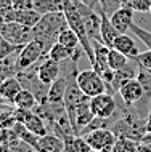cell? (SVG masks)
I'll return each instance as SVG.
<instances>
[{
	"label": "cell",
	"instance_id": "6da1fadb",
	"mask_svg": "<svg viewBox=\"0 0 151 152\" xmlns=\"http://www.w3.org/2000/svg\"><path fill=\"white\" fill-rule=\"evenodd\" d=\"M68 27V21L64 11H55V13L42 15L40 21L32 27V37L43 43L47 51L52 48L53 43L58 42V37Z\"/></svg>",
	"mask_w": 151,
	"mask_h": 152
},
{
	"label": "cell",
	"instance_id": "7a4b0ae2",
	"mask_svg": "<svg viewBox=\"0 0 151 152\" xmlns=\"http://www.w3.org/2000/svg\"><path fill=\"white\" fill-rule=\"evenodd\" d=\"M111 130L117 136H125L135 139V141H141V138L148 133L146 131V118H141L130 112H124V115L114 123Z\"/></svg>",
	"mask_w": 151,
	"mask_h": 152
},
{
	"label": "cell",
	"instance_id": "3957f363",
	"mask_svg": "<svg viewBox=\"0 0 151 152\" xmlns=\"http://www.w3.org/2000/svg\"><path fill=\"white\" fill-rule=\"evenodd\" d=\"M47 53L48 51L43 47V43L32 39L18 53V58H16V69H18V72H23V71H27V69L34 67L40 59H43V56Z\"/></svg>",
	"mask_w": 151,
	"mask_h": 152
},
{
	"label": "cell",
	"instance_id": "277c9868",
	"mask_svg": "<svg viewBox=\"0 0 151 152\" xmlns=\"http://www.w3.org/2000/svg\"><path fill=\"white\" fill-rule=\"evenodd\" d=\"M76 80L79 83L80 90L90 98L98 96V94L106 91V83H105L103 77L93 67H88V69H84V71L77 72Z\"/></svg>",
	"mask_w": 151,
	"mask_h": 152
},
{
	"label": "cell",
	"instance_id": "5b68a950",
	"mask_svg": "<svg viewBox=\"0 0 151 152\" xmlns=\"http://www.w3.org/2000/svg\"><path fill=\"white\" fill-rule=\"evenodd\" d=\"M84 138L87 139V142L90 144L92 149L103 151V152H113L117 134L109 128H98V130L88 131L87 134H84Z\"/></svg>",
	"mask_w": 151,
	"mask_h": 152
},
{
	"label": "cell",
	"instance_id": "8992f818",
	"mask_svg": "<svg viewBox=\"0 0 151 152\" xmlns=\"http://www.w3.org/2000/svg\"><path fill=\"white\" fill-rule=\"evenodd\" d=\"M0 35L5 40H8L10 43L18 45V47H24L27 42H31L32 37V27L23 26V24L16 23V21H10L3 26V29L0 31Z\"/></svg>",
	"mask_w": 151,
	"mask_h": 152
},
{
	"label": "cell",
	"instance_id": "52a82bcc",
	"mask_svg": "<svg viewBox=\"0 0 151 152\" xmlns=\"http://www.w3.org/2000/svg\"><path fill=\"white\" fill-rule=\"evenodd\" d=\"M90 109L95 114V117L100 118H111L116 112V101L114 94L105 91L98 96L90 98Z\"/></svg>",
	"mask_w": 151,
	"mask_h": 152
},
{
	"label": "cell",
	"instance_id": "ba28073f",
	"mask_svg": "<svg viewBox=\"0 0 151 152\" xmlns=\"http://www.w3.org/2000/svg\"><path fill=\"white\" fill-rule=\"evenodd\" d=\"M117 93H119L121 99L124 101L125 106H133V104H137L141 98H145V90H143L140 80H138L137 77L127 80L125 83H122V87L119 88Z\"/></svg>",
	"mask_w": 151,
	"mask_h": 152
},
{
	"label": "cell",
	"instance_id": "9c48e42d",
	"mask_svg": "<svg viewBox=\"0 0 151 152\" xmlns=\"http://www.w3.org/2000/svg\"><path fill=\"white\" fill-rule=\"evenodd\" d=\"M133 13H135V10L129 3H125L111 15V23L119 34H127L130 31V26L133 24Z\"/></svg>",
	"mask_w": 151,
	"mask_h": 152
},
{
	"label": "cell",
	"instance_id": "30bf717a",
	"mask_svg": "<svg viewBox=\"0 0 151 152\" xmlns=\"http://www.w3.org/2000/svg\"><path fill=\"white\" fill-rule=\"evenodd\" d=\"M37 75H39V79L42 83L52 85L53 82L61 75V63L47 56V58H43L40 61V64L37 66Z\"/></svg>",
	"mask_w": 151,
	"mask_h": 152
},
{
	"label": "cell",
	"instance_id": "8fae6325",
	"mask_svg": "<svg viewBox=\"0 0 151 152\" xmlns=\"http://www.w3.org/2000/svg\"><path fill=\"white\" fill-rule=\"evenodd\" d=\"M40 18H42V15L35 8H27V10H15L13 8V10H10L5 15L7 23L16 21V23L23 24V26H27V27H34L40 21Z\"/></svg>",
	"mask_w": 151,
	"mask_h": 152
},
{
	"label": "cell",
	"instance_id": "7c38bea8",
	"mask_svg": "<svg viewBox=\"0 0 151 152\" xmlns=\"http://www.w3.org/2000/svg\"><path fill=\"white\" fill-rule=\"evenodd\" d=\"M113 48H116L117 51H121L122 55H125L132 61H135V58L140 55L137 42L129 34H119L117 35L116 40H114V43H113Z\"/></svg>",
	"mask_w": 151,
	"mask_h": 152
},
{
	"label": "cell",
	"instance_id": "4fadbf2b",
	"mask_svg": "<svg viewBox=\"0 0 151 152\" xmlns=\"http://www.w3.org/2000/svg\"><path fill=\"white\" fill-rule=\"evenodd\" d=\"M100 11V16H101V29H100V34H101V42L105 45H108L109 48H113V43L116 40V37L119 35L117 29L113 26L111 23V16H109L103 8H98Z\"/></svg>",
	"mask_w": 151,
	"mask_h": 152
},
{
	"label": "cell",
	"instance_id": "5bb4252c",
	"mask_svg": "<svg viewBox=\"0 0 151 152\" xmlns=\"http://www.w3.org/2000/svg\"><path fill=\"white\" fill-rule=\"evenodd\" d=\"M35 151L39 152H64V141L55 133H47L39 138Z\"/></svg>",
	"mask_w": 151,
	"mask_h": 152
},
{
	"label": "cell",
	"instance_id": "9a60e30c",
	"mask_svg": "<svg viewBox=\"0 0 151 152\" xmlns=\"http://www.w3.org/2000/svg\"><path fill=\"white\" fill-rule=\"evenodd\" d=\"M23 90V85L21 82H19L18 75L15 77H10V79L3 80L2 83H0V98H2L3 101L10 102V104H13L15 98L18 96V93Z\"/></svg>",
	"mask_w": 151,
	"mask_h": 152
},
{
	"label": "cell",
	"instance_id": "2e32d148",
	"mask_svg": "<svg viewBox=\"0 0 151 152\" xmlns=\"http://www.w3.org/2000/svg\"><path fill=\"white\" fill-rule=\"evenodd\" d=\"M68 88V75H60L48 90V102H63Z\"/></svg>",
	"mask_w": 151,
	"mask_h": 152
},
{
	"label": "cell",
	"instance_id": "e0dca14e",
	"mask_svg": "<svg viewBox=\"0 0 151 152\" xmlns=\"http://www.w3.org/2000/svg\"><path fill=\"white\" fill-rule=\"evenodd\" d=\"M37 104H39V101H37V98H35V94L27 88H23L21 91L18 93V96L15 98V101H13L15 107L26 109V110H34Z\"/></svg>",
	"mask_w": 151,
	"mask_h": 152
},
{
	"label": "cell",
	"instance_id": "ac0fdd59",
	"mask_svg": "<svg viewBox=\"0 0 151 152\" xmlns=\"http://www.w3.org/2000/svg\"><path fill=\"white\" fill-rule=\"evenodd\" d=\"M18 53L16 51L13 55L7 56V58H3L0 61V83H2L3 80L10 79V77H15L18 75V69H16V58H18Z\"/></svg>",
	"mask_w": 151,
	"mask_h": 152
},
{
	"label": "cell",
	"instance_id": "d6986e66",
	"mask_svg": "<svg viewBox=\"0 0 151 152\" xmlns=\"http://www.w3.org/2000/svg\"><path fill=\"white\" fill-rule=\"evenodd\" d=\"M92 147L87 142V139L79 134L69 136L64 139V152H90Z\"/></svg>",
	"mask_w": 151,
	"mask_h": 152
},
{
	"label": "cell",
	"instance_id": "ffe728a7",
	"mask_svg": "<svg viewBox=\"0 0 151 152\" xmlns=\"http://www.w3.org/2000/svg\"><path fill=\"white\" fill-rule=\"evenodd\" d=\"M74 53H76V50H71V48L64 47L63 43L56 42V43L52 45V48L48 50L47 56H48V58H52V59H55V61L63 63V61H66V59H71Z\"/></svg>",
	"mask_w": 151,
	"mask_h": 152
},
{
	"label": "cell",
	"instance_id": "44dd1931",
	"mask_svg": "<svg viewBox=\"0 0 151 152\" xmlns=\"http://www.w3.org/2000/svg\"><path fill=\"white\" fill-rule=\"evenodd\" d=\"M129 58L125 55H122L121 51H117L116 48H111L109 50V56H108V66L109 69H113V71H121V69H124L125 66H129Z\"/></svg>",
	"mask_w": 151,
	"mask_h": 152
},
{
	"label": "cell",
	"instance_id": "7402d4cb",
	"mask_svg": "<svg viewBox=\"0 0 151 152\" xmlns=\"http://www.w3.org/2000/svg\"><path fill=\"white\" fill-rule=\"evenodd\" d=\"M138 146H140V141H135V139H130L125 136H117L113 152H138Z\"/></svg>",
	"mask_w": 151,
	"mask_h": 152
},
{
	"label": "cell",
	"instance_id": "603a6c76",
	"mask_svg": "<svg viewBox=\"0 0 151 152\" xmlns=\"http://www.w3.org/2000/svg\"><path fill=\"white\" fill-rule=\"evenodd\" d=\"M58 42H60V43H63L64 47L71 48V50H77V48L80 47V40H79V37H77V34H76V32L72 31L69 26L60 34Z\"/></svg>",
	"mask_w": 151,
	"mask_h": 152
},
{
	"label": "cell",
	"instance_id": "cb8c5ba5",
	"mask_svg": "<svg viewBox=\"0 0 151 152\" xmlns=\"http://www.w3.org/2000/svg\"><path fill=\"white\" fill-rule=\"evenodd\" d=\"M137 79L140 80L141 87H143V90H145V98H150L151 96V72L138 66V69H137Z\"/></svg>",
	"mask_w": 151,
	"mask_h": 152
},
{
	"label": "cell",
	"instance_id": "d4e9b609",
	"mask_svg": "<svg viewBox=\"0 0 151 152\" xmlns=\"http://www.w3.org/2000/svg\"><path fill=\"white\" fill-rule=\"evenodd\" d=\"M129 32H132L133 35H137L138 39L143 42L148 48H151V32L150 31H146V29H143L141 26H138L137 23H133L132 26H130V31Z\"/></svg>",
	"mask_w": 151,
	"mask_h": 152
},
{
	"label": "cell",
	"instance_id": "484cf974",
	"mask_svg": "<svg viewBox=\"0 0 151 152\" xmlns=\"http://www.w3.org/2000/svg\"><path fill=\"white\" fill-rule=\"evenodd\" d=\"M21 48L23 47H18V45L10 43L8 40H5L2 37V39H0V61H2L3 58H7V56L13 55V53H16V51H19Z\"/></svg>",
	"mask_w": 151,
	"mask_h": 152
},
{
	"label": "cell",
	"instance_id": "4316f807",
	"mask_svg": "<svg viewBox=\"0 0 151 152\" xmlns=\"http://www.w3.org/2000/svg\"><path fill=\"white\" fill-rule=\"evenodd\" d=\"M135 63L140 66V67H143V69L151 72V48H148L146 51H141L135 58Z\"/></svg>",
	"mask_w": 151,
	"mask_h": 152
},
{
	"label": "cell",
	"instance_id": "83f0119b",
	"mask_svg": "<svg viewBox=\"0 0 151 152\" xmlns=\"http://www.w3.org/2000/svg\"><path fill=\"white\" fill-rule=\"evenodd\" d=\"M129 5L137 11V13H150L151 0H129Z\"/></svg>",
	"mask_w": 151,
	"mask_h": 152
},
{
	"label": "cell",
	"instance_id": "f1b7e54d",
	"mask_svg": "<svg viewBox=\"0 0 151 152\" xmlns=\"http://www.w3.org/2000/svg\"><path fill=\"white\" fill-rule=\"evenodd\" d=\"M13 8L15 10H27V8H34V0H13Z\"/></svg>",
	"mask_w": 151,
	"mask_h": 152
},
{
	"label": "cell",
	"instance_id": "f546056e",
	"mask_svg": "<svg viewBox=\"0 0 151 152\" xmlns=\"http://www.w3.org/2000/svg\"><path fill=\"white\" fill-rule=\"evenodd\" d=\"M10 10H13V0H0V15L5 16Z\"/></svg>",
	"mask_w": 151,
	"mask_h": 152
},
{
	"label": "cell",
	"instance_id": "4dcf8cb0",
	"mask_svg": "<svg viewBox=\"0 0 151 152\" xmlns=\"http://www.w3.org/2000/svg\"><path fill=\"white\" fill-rule=\"evenodd\" d=\"M146 131L151 133V109H150V112H148V117H146Z\"/></svg>",
	"mask_w": 151,
	"mask_h": 152
},
{
	"label": "cell",
	"instance_id": "1f68e13d",
	"mask_svg": "<svg viewBox=\"0 0 151 152\" xmlns=\"http://www.w3.org/2000/svg\"><path fill=\"white\" fill-rule=\"evenodd\" d=\"M90 152H103V151H96V149H92Z\"/></svg>",
	"mask_w": 151,
	"mask_h": 152
},
{
	"label": "cell",
	"instance_id": "d6a6232c",
	"mask_svg": "<svg viewBox=\"0 0 151 152\" xmlns=\"http://www.w3.org/2000/svg\"><path fill=\"white\" fill-rule=\"evenodd\" d=\"M32 152H39V151H35V149H34V151H32Z\"/></svg>",
	"mask_w": 151,
	"mask_h": 152
},
{
	"label": "cell",
	"instance_id": "836d02e7",
	"mask_svg": "<svg viewBox=\"0 0 151 152\" xmlns=\"http://www.w3.org/2000/svg\"><path fill=\"white\" fill-rule=\"evenodd\" d=\"M150 13H151V8H150Z\"/></svg>",
	"mask_w": 151,
	"mask_h": 152
},
{
	"label": "cell",
	"instance_id": "e575fe53",
	"mask_svg": "<svg viewBox=\"0 0 151 152\" xmlns=\"http://www.w3.org/2000/svg\"><path fill=\"white\" fill-rule=\"evenodd\" d=\"M0 39H2V35H0Z\"/></svg>",
	"mask_w": 151,
	"mask_h": 152
}]
</instances>
